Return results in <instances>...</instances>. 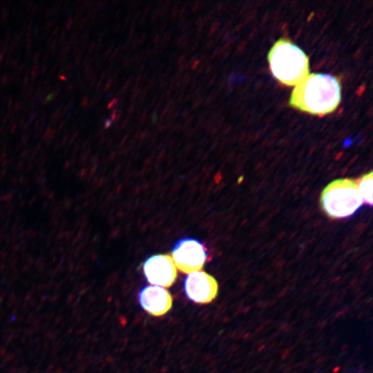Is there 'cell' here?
<instances>
[{"label":"cell","instance_id":"484cf974","mask_svg":"<svg viewBox=\"0 0 373 373\" xmlns=\"http://www.w3.org/2000/svg\"><path fill=\"white\" fill-rule=\"evenodd\" d=\"M196 85H197V82L194 81V82H193V84L191 85V87H192V88H194Z\"/></svg>","mask_w":373,"mask_h":373},{"label":"cell","instance_id":"2e32d148","mask_svg":"<svg viewBox=\"0 0 373 373\" xmlns=\"http://www.w3.org/2000/svg\"><path fill=\"white\" fill-rule=\"evenodd\" d=\"M200 1H196L193 6V11L195 12L200 6Z\"/></svg>","mask_w":373,"mask_h":373},{"label":"cell","instance_id":"5b68a950","mask_svg":"<svg viewBox=\"0 0 373 373\" xmlns=\"http://www.w3.org/2000/svg\"><path fill=\"white\" fill-rule=\"evenodd\" d=\"M184 288L186 296L198 304L211 303L218 294L216 280L204 271H194L184 278Z\"/></svg>","mask_w":373,"mask_h":373},{"label":"cell","instance_id":"30bf717a","mask_svg":"<svg viewBox=\"0 0 373 373\" xmlns=\"http://www.w3.org/2000/svg\"><path fill=\"white\" fill-rule=\"evenodd\" d=\"M201 102H202V98L197 99L195 102L193 103L191 109L194 110L195 108H196L201 104Z\"/></svg>","mask_w":373,"mask_h":373},{"label":"cell","instance_id":"5bb4252c","mask_svg":"<svg viewBox=\"0 0 373 373\" xmlns=\"http://www.w3.org/2000/svg\"><path fill=\"white\" fill-rule=\"evenodd\" d=\"M189 115H190V111L188 109L184 110L182 113V118L184 119L186 118Z\"/></svg>","mask_w":373,"mask_h":373},{"label":"cell","instance_id":"9a60e30c","mask_svg":"<svg viewBox=\"0 0 373 373\" xmlns=\"http://www.w3.org/2000/svg\"><path fill=\"white\" fill-rule=\"evenodd\" d=\"M140 93V88H135V90L133 92L132 95V100L137 96V95Z\"/></svg>","mask_w":373,"mask_h":373},{"label":"cell","instance_id":"ac0fdd59","mask_svg":"<svg viewBox=\"0 0 373 373\" xmlns=\"http://www.w3.org/2000/svg\"><path fill=\"white\" fill-rule=\"evenodd\" d=\"M111 124H112V122L111 120H108V119L106 120L105 124H104V127L107 128L110 127Z\"/></svg>","mask_w":373,"mask_h":373},{"label":"cell","instance_id":"277c9868","mask_svg":"<svg viewBox=\"0 0 373 373\" xmlns=\"http://www.w3.org/2000/svg\"><path fill=\"white\" fill-rule=\"evenodd\" d=\"M172 256L175 267L184 274L198 271L207 258L204 245L190 238L178 241L173 249Z\"/></svg>","mask_w":373,"mask_h":373},{"label":"cell","instance_id":"ba28073f","mask_svg":"<svg viewBox=\"0 0 373 373\" xmlns=\"http://www.w3.org/2000/svg\"><path fill=\"white\" fill-rule=\"evenodd\" d=\"M358 185L360 194L362 197L363 202L372 205V184H373V175L372 171L363 175L361 178L354 180Z\"/></svg>","mask_w":373,"mask_h":373},{"label":"cell","instance_id":"7a4b0ae2","mask_svg":"<svg viewBox=\"0 0 373 373\" xmlns=\"http://www.w3.org/2000/svg\"><path fill=\"white\" fill-rule=\"evenodd\" d=\"M267 59L272 75L285 85L296 86L309 75L308 56L289 39L276 41L268 52Z\"/></svg>","mask_w":373,"mask_h":373},{"label":"cell","instance_id":"8fae6325","mask_svg":"<svg viewBox=\"0 0 373 373\" xmlns=\"http://www.w3.org/2000/svg\"><path fill=\"white\" fill-rule=\"evenodd\" d=\"M119 102L118 99L115 98L113 99L108 105V108H111V107L113 106H115V105L117 104V103Z\"/></svg>","mask_w":373,"mask_h":373},{"label":"cell","instance_id":"ffe728a7","mask_svg":"<svg viewBox=\"0 0 373 373\" xmlns=\"http://www.w3.org/2000/svg\"><path fill=\"white\" fill-rule=\"evenodd\" d=\"M178 12V9L176 8H175V10L173 9V12H172V18H175L176 16H177V13Z\"/></svg>","mask_w":373,"mask_h":373},{"label":"cell","instance_id":"52a82bcc","mask_svg":"<svg viewBox=\"0 0 373 373\" xmlns=\"http://www.w3.org/2000/svg\"><path fill=\"white\" fill-rule=\"evenodd\" d=\"M139 302L150 315L162 316L172 307V296L164 288L157 285H148L140 292Z\"/></svg>","mask_w":373,"mask_h":373},{"label":"cell","instance_id":"6da1fadb","mask_svg":"<svg viewBox=\"0 0 373 373\" xmlns=\"http://www.w3.org/2000/svg\"><path fill=\"white\" fill-rule=\"evenodd\" d=\"M341 99L339 78L327 74L312 73L295 86L289 104L300 111L323 116L334 112Z\"/></svg>","mask_w":373,"mask_h":373},{"label":"cell","instance_id":"8992f818","mask_svg":"<svg viewBox=\"0 0 373 373\" xmlns=\"http://www.w3.org/2000/svg\"><path fill=\"white\" fill-rule=\"evenodd\" d=\"M143 270L147 281L154 285L169 287L177 278V269L171 256L154 255L144 263Z\"/></svg>","mask_w":373,"mask_h":373},{"label":"cell","instance_id":"9c48e42d","mask_svg":"<svg viewBox=\"0 0 373 373\" xmlns=\"http://www.w3.org/2000/svg\"><path fill=\"white\" fill-rule=\"evenodd\" d=\"M190 79H191L190 74L189 73H186L184 75V77L182 78V82L184 86H186L190 82Z\"/></svg>","mask_w":373,"mask_h":373},{"label":"cell","instance_id":"d6986e66","mask_svg":"<svg viewBox=\"0 0 373 373\" xmlns=\"http://www.w3.org/2000/svg\"><path fill=\"white\" fill-rule=\"evenodd\" d=\"M130 84H131V80L128 79V80L124 84V87H123L124 90H126V89L128 88V86H129Z\"/></svg>","mask_w":373,"mask_h":373},{"label":"cell","instance_id":"cb8c5ba5","mask_svg":"<svg viewBox=\"0 0 373 373\" xmlns=\"http://www.w3.org/2000/svg\"><path fill=\"white\" fill-rule=\"evenodd\" d=\"M145 19H143V18H141L140 21V25L142 26L145 23Z\"/></svg>","mask_w":373,"mask_h":373},{"label":"cell","instance_id":"3957f363","mask_svg":"<svg viewBox=\"0 0 373 373\" xmlns=\"http://www.w3.org/2000/svg\"><path fill=\"white\" fill-rule=\"evenodd\" d=\"M320 202L329 218L340 219L353 215L363 202L355 181L343 178L335 180L324 188Z\"/></svg>","mask_w":373,"mask_h":373},{"label":"cell","instance_id":"44dd1931","mask_svg":"<svg viewBox=\"0 0 373 373\" xmlns=\"http://www.w3.org/2000/svg\"><path fill=\"white\" fill-rule=\"evenodd\" d=\"M116 112H117V109H114L112 114H111V120H115V117H116Z\"/></svg>","mask_w":373,"mask_h":373},{"label":"cell","instance_id":"d4e9b609","mask_svg":"<svg viewBox=\"0 0 373 373\" xmlns=\"http://www.w3.org/2000/svg\"><path fill=\"white\" fill-rule=\"evenodd\" d=\"M160 37V35H156L154 39H153V43L155 44L157 42V41H158V39Z\"/></svg>","mask_w":373,"mask_h":373},{"label":"cell","instance_id":"7402d4cb","mask_svg":"<svg viewBox=\"0 0 373 373\" xmlns=\"http://www.w3.org/2000/svg\"><path fill=\"white\" fill-rule=\"evenodd\" d=\"M135 111V106L134 105H131L130 106V108L128 109V112L131 114L133 113V111Z\"/></svg>","mask_w":373,"mask_h":373},{"label":"cell","instance_id":"e0dca14e","mask_svg":"<svg viewBox=\"0 0 373 373\" xmlns=\"http://www.w3.org/2000/svg\"><path fill=\"white\" fill-rule=\"evenodd\" d=\"M184 58H185V55H182V56L180 57V58L178 59V64H181L182 63L183 61H186V60H184Z\"/></svg>","mask_w":373,"mask_h":373},{"label":"cell","instance_id":"603a6c76","mask_svg":"<svg viewBox=\"0 0 373 373\" xmlns=\"http://www.w3.org/2000/svg\"><path fill=\"white\" fill-rule=\"evenodd\" d=\"M122 114V111H119V113H118L117 116L115 119V122H117L118 119L120 118L121 115Z\"/></svg>","mask_w":373,"mask_h":373},{"label":"cell","instance_id":"7c38bea8","mask_svg":"<svg viewBox=\"0 0 373 373\" xmlns=\"http://www.w3.org/2000/svg\"><path fill=\"white\" fill-rule=\"evenodd\" d=\"M200 59H196V60H195V61H193V63L192 64V65H191V68H192V69H195V68L198 67V64H200Z\"/></svg>","mask_w":373,"mask_h":373},{"label":"cell","instance_id":"4fadbf2b","mask_svg":"<svg viewBox=\"0 0 373 373\" xmlns=\"http://www.w3.org/2000/svg\"><path fill=\"white\" fill-rule=\"evenodd\" d=\"M112 82H113V79L112 78H109L108 79V81L107 82L106 86H105V90H107L110 88L111 84H112Z\"/></svg>","mask_w":373,"mask_h":373}]
</instances>
